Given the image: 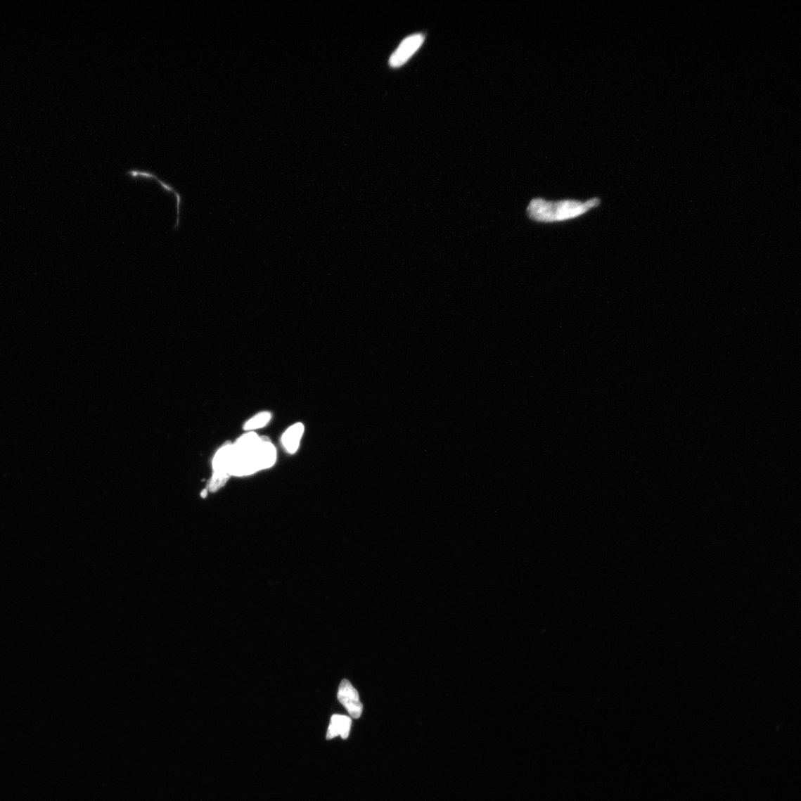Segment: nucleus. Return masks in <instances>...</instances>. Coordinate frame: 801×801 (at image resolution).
<instances>
[{"label":"nucleus","instance_id":"nucleus-3","mask_svg":"<svg viewBox=\"0 0 801 801\" xmlns=\"http://www.w3.org/2000/svg\"><path fill=\"white\" fill-rule=\"evenodd\" d=\"M337 697L340 703L353 718L358 719L362 715L363 705L360 701L358 691L349 680L344 679L341 681Z\"/></svg>","mask_w":801,"mask_h":801},{"label":"nucleus","instance_id":"nucleus-1","mask_svg":"<svg viewBox=\"0 0 801 801\" xmlns=\"http://www.w3.org/2000/svg\"><path fill=\"white\" fill-rule=\"evenodd\" d=\"M600 204L597 197L585 202L576 200H563L549 202L542 198H534L530 202L528 216L538 222L554 223L578 218Z\"/></svg>","mask_w":801,"mask_h":801},{"label":"nucleus","instance_id":"nucleus-5","mask_svg":"<svg viewBox=\"0 0 801 801\" xmlns=\"http://www.w3.org/2000/svg\"><path fill=\"white\" fill-rule=\"evenodd\" d=\"M256 458L259 471L270 469L275 464L276 449L268 437H261L256 452Z\"/></svg>","mask_w":801,"mask_h":801},{"label":"nucleus","instance_id":"nucleus-7","mask_svg":"<svg viewBox=\"0 0 801 801\" xmlns=\"http://www.w3.org/2000/svg\"><path fill=\"white\" fill-rule=\"evenodd\" d=\"M304 432V426L300 422L290 426L285 432L282 442L284 448L289 453L293 454L298 450Z\"/></svg>","mask_w":801,"mask_h":801},{"label":"nucleus","instance_id":"nucleus-6","mask_svg":"<svg viewBox=\"0 0 801 801\" xmlns=\"http://www.w3.org/2000/svg\"><path fill=\"white\" fill-rule=\"evenodd\" d=\"M352 724L350 717L341 715H334L330 719V726L327 733V739L331 740L338 736L344 740L349 737Z\"/></svg>","mask_w":801,"mask_h":801},{"label":"nucleus","instance_id":"nucleus-4","mask_svg":"<svg viewBox=\"0 0 801 801\" xmlns=\"http://www.w3.org/2000/svg\"><path fill=\"white\" fill-rule=\"evenodd\" d=\"M424 37L417 34L406 37L399 45L390 58L392 67H399L405 63L423 44Z\"/></svg>","mask_w":801,"mask_h":801},{"label":"nucleus","instance_id":"nucleus-9","mask_svg":"<svg viewBox=\"0 0 801 801\" xmlns=\"http://www.w3.org/2000/svg\"><path fill=\"white\" fill-rule=\"evenodd\" d=\"M207 490H204L202 492V496L203 497H207Z\"/></svg>","mask_w":801,"mask_h":801},{"label":"nucleus","instance_id":"nucleus-8","mask_svg":"<svg viewBox=\"0 0 801 801\" xmlns=\"http://www.w3.org/2000/svg\"><path fill=\"white\" fill-rule=\"evenodd\" d=\"M272 419V414L268 411H263L256 414L252 418L249 419L244 425V430L252 432L254 430L262 429L267 424L270 422Z\"/></svg>","mask_w":801,"mask_h":801},{"label":"nucleus","instance_id":"nucleus-2","mask_svg":"<svg viewBox=\"0 0 801 801\" xmlns=\"http://www.w3.org/2000/svg\"><path fill=\"white\" fill-rule=\"evenodd\" d=\"M233 457V444L226 443L216 452L213 460L214 473L209 484V490L216 492L223 487L231 476L230 469Z\"/></svg>","mask_w":801,"mask_h":801}]
</instances>
